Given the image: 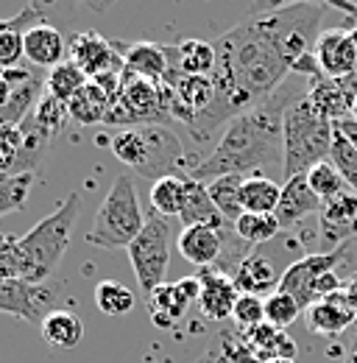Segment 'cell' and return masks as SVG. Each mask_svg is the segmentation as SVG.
<instances>
[{
	"label": "cell",
	"mask_w": 357,
	"mask_h": 363,
	"mask_svg": "<svg viewBox=\"0 0 357 363\" xmlns=\"http://www.w3.org/2000/svg\"><path fill=\"white\" fill-rule=\"evenodd\" d=\"M288 76L290 59L276 40L268 14H246L215 40V98L190 123L187 135L198 143L210 140L215 129L229 126L234 118L268 101Z\"/></svg>",
	"instance_id": "6da1fadb"
},
{
	"label": "cell",
	"mask_w": 357,
	"mask_h": 363,
	"mask_svg": "<svg viewBox=\"0 0 357 363\" xmlns=\"http://www.w3.org/2000/svg\"><path fill=\"white\" fill-rule=\"evenodd\" d=\"M341 363H357V341L346 350V355H344V361Z\"/></svg>",
	"instance_id": "bcb514c9"
},
{
	"label": "cell",
	"mask_w": 357,
	"mask_h": 363,
	"mask_svg": "<svg viewBox=\"0 0 357 363\" xmlns=\"http://www.w3.org/2000/svg\"><path fill=\"white\" fill-rule=\"evenodd\" d=\"M282 196V184L271 177H246L240 190V207L243 213H276Z\"/></svg>",
	"instance_id": "f546056e"
},
{
	"label": "cell",
	"mask_w": 357,
	"mask_h": 363,
	"mask_svg": "<svg viewBox=\"0 0 357 363\" xmlns=\"http://www.w3.org/2000/svg\"><path fill=\"white\" fill-rule=\"evenodd\" d=\"M87 82L89 79L81 73V67H76V65L67 59V62L56 65L53 70H47V76H45V92L53 95V98L62 101V104H70V98L81 90Z\"/></svg>",
	"instance_id": "e575fe53"
},
{
	"label": "cell",
	"mask_w": 357,
	"mask_h": 363,
	"mask_svg": "<svg viewBox=\"0 0 357 363\" xmlns=\"http://www.w3.org/2000/svg\"><path fill=\"white\" fill-rule=\"evenodd\" d=\"M352 43H355V50H357V26L352 28Z\"/></svg>",
	"instance_id": "c3c4849f"
},
{
	"label": "cell",
	"mask_w": 357,
	"mask_h": 363,
	"mask_svg": "<svg viewBox=\"0 0 357 363\" xmlns=\"http://www.w3.org/2000/svg\"><path fill=\"white\" fill-rule=\"evenodd\" d=\"M232 321L237 327H243V333L263 324L266 321V299L251 296V294H240L234 302V311H232Z\"/></svg>",
	"instance_id": "60d3db41"
},
{
	"label": "cell",
	"mask_w": 357,
	"mask_h": 363,
	"mask_svg": "<svg viewBox=\"0 0 357 363\" xmlns=\"http://www.w3.org/2000/svg\"><path fill=\"white\" fill-rule=\"evenodd\" d=\"M338 84H341V90H344V95L349 98V104L357 98V70L355 73H349V76H344V79H338Z\"/></svg>",
	"instance_id": "f6af8a7d"
},
{
	"label": "cell",
	"mask_w": 357,
	"mask_h": 363,
	"mask_svg": "<svg viewBox=\"0 0 357 363\" xmlns=\"http://www.w3.org/2000/svg\"><path fill=\"white\" fill-rule=\"evenodd\" d=\"M307 182H310L312 193L321 199V201H332L338 199L341 193H346V182L338 174V168L327 160V162H318L315 168L307 171Z\"/></svg>",
	"instance_id": "8d00e7d4"
},
{
	"label": "cell",
	"mask_w": 357,
	"mask_h": 363,
	"mask_svg": "<svg viewBox=\"0 0 357 363\" xmlns=\"http://www.w3.org/2000/svg\"><path fill=\"white\" fill-rule=\"evenodd\" d=\"M305 321L310 327V333H318V335H341L344 330H349L357 321V313L346 305V299L338 294L321 299L310 305L305 311Z\"/></svg>",
	"instance_id": "ffe728a7"
},
{
	"label": "cell",
	"mask_w": 357,
	"mask_h": 363,
	"mask_svg": "<svg viewBox=\"0 0 357 363\" xmlns=\"http://www.w3.org/2000/svg\"><path fill=\"white\" fill-rule=\"evenodd\" d=\"M299 3H318V6H329L338 9L344 14H349L352 26H357V0H251L249 14H266V11H279L288 6H299Z\"/></svg>",
	"instance_id": "ab89813d"
},
{
	"label": "cell",
	"mask_w": 357,
	"mask_h": 363,
	"mask_svg": "<svg viewBox=\"0 0 357 363\" xmlns=\"http://www.w3.org/2000/svg\"><path fill=\"white\" fill-rule=\"evenodd\" d=\"M307 95V79L288 76L285 84L273 92L268 101L254 106L251 112L234 118L221 143L210 157H204L187 177L196 182H212L223 174H251V177H282L285 168V112L290 104ZM285 179V177H282Z\"/></svg>",
	"instance_id": "7a4b0ae2"
},
{
	"label": "cell",
	"mask_w": 357,
	"mask_h": 363,
	"mask_svg": "<svg viewBox=\"0 0 357 363\" xmlns=\"http://www.w3.org/2000/svg\"><path fill=\"white\" fill-rule=\"evenodd\" d=\"M285 182L307 174L318 162H327L332 154L335 123L315 112L307 95L288 106L285 112Z\"/></svg>",
	"instance_id": "5b68a950"
},
{
	"label": "cell",
	"mask_w": 357,
	"mask_h": 363,
	"mask_svg": "<svg viewBox=\"0 0 357 363\" xmlns=\"http://www.w3.org/2000/svg\"><path fill=\"white\" fill-rule=\"evenodd\" d=\"M187 193H190V177H165V179H157L151 187V207H154V216H162V218H178L184 213V204H187Z\"/></svg>",
	"instance_id": "83f0119b"
},
{
	"label": "cell",
	"mask_w": 357,
	"mask_h": 363,
	"mask_svg": "<svg viewBox=\"0 0 357 363\" xmlns=\"http://www.w3.org/2000/svg\"><path fill=\"white\" fill-rule=\"evenodd\" d=\"M67 56L87 79H98L106 73H123L126 62L120 53V43L106 40L98 31H76L67 40Z\"/></svg>",
	"instance_id": "30bf717a"
},
{
	"label": "cell",
	"mask_w": 357,
	"mask_h": 363,
	"mask_svg": "<svg viewBox=\"0 0 357 363\" xmlns=\"http://www.w3.org/2000/svg\"><path fill=\"white\" fill-rule=\"evenodd\" d=\"M145 216L134 190V182L129 174H118V179L112 182L109 193L103 196L95 221L87 232V240L98 249L106 252H118V249H129L132 240L145 227Z\"/></svg>",
	"instance_id": "8992f818"
},
{
	"label": "cell",
	"mask_w": 357,
	"mask_h": 363,
	"mask_svg": "<svg viewBox=\"0 0 357 363\" xmlns=\"http://www.w3.org/2000/svg\"><path fill=\"white\" fill-rule=\"evenodd\" d=\"M178 255L193 263L198 272L212 269L223 255V229L212 227H184L176 238Z\"/></svg>",
	"instance_id": "ac0fdd59"
},
{
	"label": "cell",
	"mask_w": 357,
	"mask_h": 363,
	"mask_svg": "<svg viewBox=\"0 0 357 363\" xmlns=\"http://www.w3.org/2000/svg\"><path fill=\"white\" fill-rule=\"evenodd\" d=\"M115 0H28V6L42 17V23H50V26H70L76 11L79 9H87V11H106Z\"/></svg>",
	"instance_id": "f1b7e54d"
},
{
	"label": "cell",
	"mask_w": 357,
	"mask_h": 363,
	"mask_svg": "<svg viewBox=\"0 0 357 363\" xmlns=\"http://www.w3.org/2000/svg\"><path fill=\"white\" fill-rule=\"evenodd\" d=\"M171 240H174V224L171 218L154 216L145 221L142 232L132 240L129 263L134 269V277L140 282V291L151 296L159 285H165V277L171 269Z\"/></svg>",
	"instance_id": "ba28073f"
},
{
	"label": "cell",
	"mask_w": 357,
	"mask_h": 363,
	"mask_svg": "<svg viewBox=\"0 0 357 363\" xmlns=\"http://www.w3.org/2000/svg\"><path fill=\"white\" fill-rule=\"evenodd\" d=\"M26 121H28L40 135L47 137V140L53 143V137H59L62 135V129L67 126V121H70V109H67V104H62V101H56L53 95L42 92V98L37 101L34 112H31Z\"/></svg>",
	"instance_id": "1f68e13d"
},
{
	"label": "cell",
	"mask_w": 357,
	"mask_h": 363,
	"mask_svg": "<svg viewBox=\"0 0 357 363\" xmlns=\"http://www.w3.org/2000/svg\"><path fill=\"white\" fill-rule=\"evenodd\" d=\"M40 327H42L45 344L56 350H73L84 338V321L73 311H50Z\"/></svg>",
	"instance_id": "4316f807"
},
{
	"label": "cell",
	"mask_w": 357,
	"mask_h": 363,
	"mask_svg": "<svg viewBox=\"0 0 357 363\" xmlns=\"http://www.w3.org/2000/svg\"><path fill=\"white\" fill-rule=\"evenodd\" d=\"M178 221L184 227H212V229H226L229 221L221 216V210L215 207V201L207 193L204 182L190 179V193H187V204L184 213L178 216Z\"/></svg>",
	"instance_id": "cb8c5ba5"
},
{
	"label": "cell",
	"mask_w": 357,
	"mask_h": 363,
	"mask_svg": "<svg viewBox=\"0 0 357 363\" xmlns=\"http://www.w3.org/2000/svg\"><path fill=\"white\" fill-rule=\"evenodd\" d=\"M315 62L324 76L344 79L357 70V50L352 43V28H327L315 40Z\"/></svg>",
	"instance_id": "5bb4252c"
},
{
	"label": "cell",
	"mask_w": 357,
	"mask_h": 363,
	"mask_svg": "<svg viewBox=\"0 0 357 363\" xmlns=\"http://www.w3.org/2000/svg\"><path fill=\"white\" fill-rule=\"evenodd\" d=\"M243 182L246 177H240V174H223L218 179L207 182V193H210V199L215 201V207L221 210V216L229 221V224H234V218L243 213V207H240V190H243Z\"/></svg>",
	"instance_id": "d6a6232c"
},
{
	"label": "cell",
	"mask_w": 357,
	"mask_h": 363,
	"mask_svg": "<svg viewBox=\"0 0 357 363\" xmlns=\"http://www.w3.org/2000/svg\"><path fill=\"white\" fill-rule=\"evenodd\" d=\"M95 305L103 316H126L132 313L137 299H134V291L126 288L123 282L118 279H101L95 285Z\"/></svg>",
	"instance_id": "836d02e7"
},
{
	"label": "cell",
	"mask_w": 357,
	"mask_h": 363,
	"mask_svg": "<svg viewBox=\"0 0 357 363\" xmlns=\"http://www.w3.org/2000/svg\"><path fill=\"white\" fill-rule=\"evenodd\" d=\"M26 62L37 70H53L67 62V40L50 23H34L26 31Z\"/></svg>",
	"instance_id": "e0dca14e"
},
{
	"label": "cell",
	"mask_w": 357,
	"mask_h": 363,
	"mask_svg": "<svg viewBox=\"0 0 357 363\" xmlns=\"http://www.w3.org/2000/svg\"><path fill=\"white\" fill-rule=\"evenodd\" d=\"M196 277H198V282H201V294H198V308H201V313L210 318V321L232 318L234 302H237V296H240L234 279H232L229 274L218 272V269H201Z\"/></svg>",
	"instance_id": "2e32d148"
},
{
	"label": "cell",
	"mask_w": 357,
	"mask_h": 363,
	"mask_svg": "<svg viewBox=\"0 0 357 363\" xmlns=\"http://www.w3.org/2000/svg\"><path fill=\"white\" fill-rule=\"evenodd\" d=\"M56 294H59V288H50L45 282L37 285V282H28V279H20V277L6 279V282H0V313L42 324L45 316L53 308Z\"/></svg>",
	"instance_id": "7c38bea8"
},
{
	"label": "cell",
	"mask_w": 357,
	"mask_h": 363,
	"mask_svg": "<svg viewBox=\"0 0 357 363\" xmlns=\"http://www.w3.org/2000/svg\"><path fill=\"white\" fill-rule=\"evenodd\" d=\"M120 53L126 62V70L148 79V82H162L171 70V56H168V45H157V43H132L123 45L120 43Z\"/></svg>",
	"instance_id": "44dd1931"
},
{
	"label": "cell",
	"mask_w": 357,
	"mask_h": 363,
	"mask_svg": "<svg viewBox=\"0 0 357 363\" xmlns=\"http://www.w3.org/2000/svg\"><path fill=\"white\" fill-rule=\"evenodd\" d=\"M171 67L190 76H212L215 70V45L204 40H181L178 45H168Z\"/></svg>",
	"instance_id": "d4e9b609"
},
{
	"label": "cell",
	"mask_w": 357,
	"mask_h": 363,
	"mask_svg": "<svg viewBox=\"0 0 357 363\" xmlns=\"http://www.w3.org/2000/svg\"><path fill=\"white\" fill-rule=\"evenodd\" d=\"M34 23H42V17L26 6L20 14L14 17H6L0 20V70H17V67H26V31L34 26Z\"/></svg>",
	"instance_id": "d6986e66"
},
{
	"label": "cell",
	"mask_w": 357,
	"mask_h": 363,
	"mask_svg": "<svg viewBox=\"0 0 357 363\" xmlns=\"http://www.w3.org/2000/svg\"><path fill=\"white\" fill-rule=\"evenodd\" d=\"M335 129H338V132H341V135L346 137V140L357 148V121L344 118V121H338V123H335Z\"/></svg>",
	"instance_id": "ee69618b"
},
{
	"label": "cell",
	"mask_w": 357,
	"mask_h": 363,
	"mask_svg": "<svg viewBox=\"0 0 357 363\" xmlns=\"http://www.w3.org/2000/svg\"><path fill=\"white\" fill-rule=\"evenodd\" d=\"M79 213H81V196L73 190L59 201V207L50 216H45L40 224H34L20 238L23 279L42 285L45 279L56 272V266L62 263V257L73 240Z\"/></svg>",
	"instance_id": "3957f363"
},
{
	"label": "cell",
	"mask_w": 357,
	"mask_h": 363,
	"mask_svg": "<svg viewBox=\"0 0 357 363\" xmlns=\"http://www.w3.org/2000/svg\"><path fill=\"white\" fill-rule=\"evenodd\" d=\"M112 154L145 179L181 177L184 171V148L174 129L168 126H132L112 137Z\"/></svg>",
	"instance_id": "277c9868"
},
{
	"label": "cell",
	"mask_w": 357,
	"mask_h": 363,
	"mask_svg": "<svg viewBox=\"0 0 357 363\" xmlns=\"http://www.w3.org/2000/svg\"><path fill=\"white\" fill-rule=\"evenodd\" d=\"M349 118H352V121H357V98H355V101H352V109H349Z\"/></svg>",
	"instance_id": "7dc6e473"
},
{
	"label": "cell",
	"mask_w": 357,
	"mask_h": 363,
	"mask_svg": "<svg viewBox=\"0 0 357 363\" xmlns=\"http://www.w3.org/2000/svg\"><path fill=\"white\" fill-rule=\"evenodd\" d=\"M305 246L299 240V235H290V232H282L279 238H273L266 246H257L246 255V260L237 266L234 272V285L240 294H251V296H260L266 299L273 291H279V282L285 272L305 257Z\"/></svg>",
	"instance_id": "52a82bcc"
},
{
	"label": "cell",
	"mask_w": 357,
	"mask_h": 363,
	"mask_svg": "<svg viewBox=\"0 0 357 363\" xmlns=\"http://www.w3.org/2000/svg\"><path fill=\"white\" fill-rule=\"evenodd\" d=\"M37 174H17V177H0V218L8 213H17L26 207L31 184Z\"/></svg>",
	"instance_id": "d590c367"
},
{
	"label": "cell",
	"mask_w": 357,
	"mask_h": 363,
	"mask_svg": "<svg viewBox=\"0 0 357 363\" xmlns=\"http://www.w3.org/2000/svg\"><path fill=\"white\" fill-rule=\"evenodd\" d=\"M266 363H296V361H285V358H276V361H266Z\"/></svg>",
	"instance_id": "681fc988"
},
{
	"label": "cell",
	"mask_w": 357,
	"mask_h": 363,
	"mask_svg": "<svg viewBox=\"0 0 357 363\" xmlns=\"http://www.w3.org/2000/svg\"><path fill=\"white\" fill-rule=\"evenodd\" d=\"M324 207V201L312 193L307 174L302 177H293L282 184V196H279V207H276V221L279 227L285 229H296L299 224H305L310 216H318Z\"/></svg>",
	"instance_id": "9a60e30c"
},
{
	"label": "cell",
	"mask_w": 357,
	"mask_h": 363,
	"mask_svg": "<svg viewBox=\"0 0 357 363\" xmlns=\"http://www.w3.org/2000/svg\"><path fill=\"white\" fill-rule=\"evenodd\" d=\"M234 235L243 240V243H249L251 249H257V246H266L271 243L273 238H279L285 229L279 227V221H276V216L273 213H240L237 218H234Z\"/></svg>",
	"instance_id": "4dcf8cb0"
},
{
	"label": "cell",
	"mask_w": 357,
	"mask_h": 363,
	"mask_svg": "<svg viewBox=\"0 0 357 363\" xmlns=\"http://www.w3.org/2000/svg\"><path fill=\"white\" fill-rule=\"evenodd\" d=\"M302 313L305 308L285 291H273L271 296H266V321L276 330H288Z\"/></svg>",
	"instance_id": "74e56055"
},
{
	"label": "cell",
	"mask_w": 357,
	"mask_h": 363,
	"mask_svg": "<svg viewBox=\"0 0 357 363\" xmlns=\"http://www.w3.org/2000/svg\"><path fill=\"white\" fill-rule=\"evenodd\" d=\"M349 246H352V243H344L341 249H335V252H324V255H305L302 260H296V263L285 272L282 282H279V291L290 294V296L307 311L310 305L318 302V296H315V285H318V279H321L324 274L338 272L341 263L349 260Z\"/></svg>",
	"instance_id": "9c48e42d"
},
{
	"label": "cell",
	"mask_w": 357,
	"mask_h": 363,
	"mask_svg": "<svg viewBox=\"0 0 357 363\" xmlns=\"http://www.w3.org/2000/svg\"><path fill=\"white\" fill-rule=\"evenodd\" d=\"M315 227H318V252L315 255L335 252L344 243L357 240V193L346 190L338 199L324 201V207L315 218Z\"/></svg>",
	"instance_id": "8fae6325"
},
{
	"label": "cell",
	"mask_w": 357,
	"mask_h": 363,
	"mask_svg": "<svg viewBox=\"0 0 357 363\" xmlns=\"http://www.w3.org/2000/svg\"><path fill=\"white\" fill-rule=\"evenodd\" d=\"M198 294H201L198 277H184V279H178V282H165V285H159V288L148 296L151 321H154L159 330L176 327L178 321L187 316L190 305L198 302Z\"/></svg>",
	"instance_id": "4fadbf2b"
},
{
	"label": "cell",
	"mask_w": 357,
	"mask_h": 363,
	"mask_svg": "<svg viewBox=\"0 0 357 363\" xmlns=\"http://www.w3.org/2000/svg\"><path fill=\"white\" fill-rule=\"evenodd\" d=\"M329 162L338 168V174L344 177L346 187L357 193V148L335 129V140H332V154H329Z\"/></svg>",
	"instance_id": "f35d334b"
},
{
	"label": "cell",
	"mask_w": 357,
	"mask_h": 363,
	"mask_svg": "<svg viewBox=\"0 0 357 363\" xmlns=\"http://www.w3.org/2000/svg\"><path fill=\"white\" fill-rule=\"evenodd\" d=\"M243 338L249 341V347L254 350V355H257L260 363L276 361V358L296 361L299 347H296V341L290 338V333H288V330H276V327H271L268 321L251 327V330H246Z\"/></svg>",
	"instance_id": "7402d4cb"
},
{
	"label": "cell",
	"mask_w": 357,
	"mask_h": 363,
	"mask_svg": "<svg viewBox=\"0 0 357 363\" xmlns=\"http://www.w3.org/2000/svg\"><path fill=\"white\" fill-rule=\"evenodd\" d=\"M23 279V255H20V238L0 232V282L6 279Z\"/></svg>",
	"instance_id": "b9f144b4"
},
{
	"label": "cell",
	"mask_w": 357,
	"mask_h": 363,
	"mask_svg": "<svg viewBox=\"0 0 357 363\" xmlns=\"http://www.w3.org/2000/svg\"><path fill=\"white\" fill-rule=\"evenodd\" d=\"M307 101L315 106L318 115H324V118L332 121V123L349 118V109H352V104H349V98L344 95L338 79H329V76H324V73L307 82Z\"/></svg>",
	"instance_id": "603a6c76"
},
{
	"label": "cell",
	"mask_w": 357,
	"mask_h": 363,
	"mask_svg": "<svg viewBox=\"0 0 357 363\" xmlns=\"http://www.w3.org/2000/svg\"><path fill=\"white\" fill-rule=\"evenodd\" d=\"M341 296L346 299V305L357 313V274H352L349 279H344V285H341Z\"/></svg>",
	"instance_id": "7bdbcfd3"
},
{
	"label": "cell",
	"mask_w": 357,
	"mask_h": 363,
	"mask_svg": "<svg viewBox=\"0 0 357 363\" xmlns=\"http://www.w3.org/2000/svg\"><path fill=\"white\" fill-rule=\"evenodd\" d=\"M67 109H70V121H76V123H81V126L106 123V115H109V109H112V98L89 79L87 84L70 98Z\"/></svg>",
	"instance_id": "484cf974"
}]
</instances>
